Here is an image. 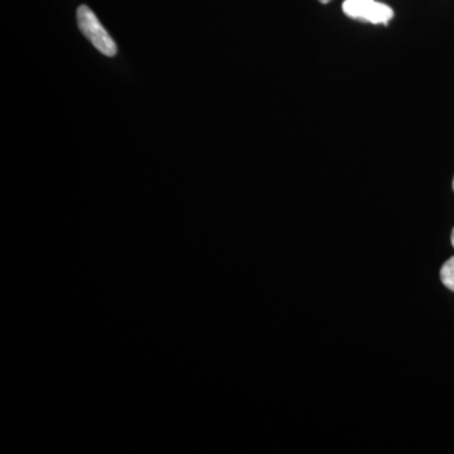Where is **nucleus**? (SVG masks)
I'll use <instances>...</instances> for the list:
<instances>
[{"mask_svg":"<svg viewBox=\"0 0 454 454\" xmlns=\"http://www.w3.org/2000/svg\"><path fill=\"white\" fill-rule=\"evenodd\" d=\"M77 25L80 31L90 42L92 46L107 57L116 56L118 46L113 40L109 32L101 25L98 18L95 16L94 12L88 5H80L77 9Z\"/></svg>","mask_w":454,"mask_h":454,"instance_id":"obj_1","label":"nucleus"},{"mask_svg":"<svg viewBox=\"0 0 454 454\" xmlns=\"http://www.w3.org/2000/svg\"><path fill=\"white\" fill-rule=\"evenodd\" d=\"M342 11L352 20L372 25H387L394 17L393 9L379 0H345Z\"/></svg>","mask_w":454,"mask_h":454,"instance_id":"obj_2","label":"nucleus"},{"mask_svg":"<svg viewBox=\"0 0 454 454\" xmlns=\"http://www.w3.org/2000/svg\"><path fill=\"white\" fill-rule=\"evenodd\" d=\"M441 280L450 291L454 292V256L448 259L442 267Z\"/></svg>","mask_w":454,"mask_h":454,"instance_id":"obj_3","label":"nucleus"},{"mask_svg":"<svg viewBox=\"0 0 454 454\" xmlns=\"http://www.w3.org/2000/svg\"><path fill=\"white\" fill-rule=\"evenodd\" d=\"M319 3H322V4H327V3L333 2V0H318Z\"/></svg>","mask_w":454,"mask_h":454,"instance_id":"obj_4","label":"nucleus"},{"mask_svg":"<svg viewBox=\"0 0 454 454\" xmlns=\"http://www.w3.org/2000/svg\"><path fill=\"white\" fill-rule=\"evenodd\" d=\"M452 245H453V247H454V229H453V231H452Z\"/></svg>","mask_w":454,"mask_h":454,"instance_id":"obj_5","label":"nucleus"},{"mask_svg":"<svg viewBox=\"0 0 454 454\" xmlns=\"http://www.w3.org/2000/svg\"><path fill=\"white\" fill-rule=\"evenodd\" d=\"M453 190H454V179H453Z\"/></svg>","mask_w":454,"mask_h":454,"instance_id":"obj_6","label":"nucleus"}]
</instances>
